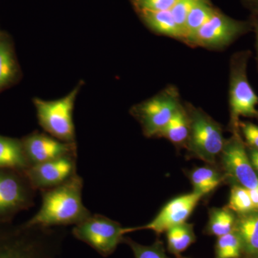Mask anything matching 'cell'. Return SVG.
I'll list each match as a JSON object with an SVG mask.
<instances>
[{
  "label": "cell",
  "instance_id": "obj_10",
  "mask_svg": "<svg viewBox=\"0 0 258 258\" xmlns=\"http://www.w3.org/2000/svg\"><path fill=\"white\" fill-rule=\"evenodd\" d=\"M202 198L194 191L176 197L166 203L152 221L145 225L124 228L125 233L143 230H152L157 235L164 233L171 227L186 222Z\"/></svg>",
  "mask_w": 258,
  "mask_h": 258
},
{
  "label": "cell",
  "instance_id": "obj_19",
  "mask_svg": "<svg viewBox=\"0 0 258 258\" xmlns=\"http://www.w3.org/2000/svg\"><path fill=\"white\" fill-rule=\"evenodd\" d=\"M216 10L209 0H198L190 10L185 23L184 44L190 47L197 32L210 20Z\"/></svg>",
  "mask_w": 258,
  "mask_h": 258
},
{
  "label": "cell",
  "instance_id": "obj_32",
  "mask_svg": "<svg viewBox=\"0 0 258 258\" xmlns=\"http://www.w3.org/2000/svg\"><path fill=\"white\" fill-rule=\"evenodd\" d=\"M247 191L253 204L254 210H258V189H247Z\"/></svg>",
  "mask_w": 258,
  "mask_h": 258
},
{
  "label": "cell",
  "instance_id": "obj_20",
  "mask_svg": "<svg viewBox=\"0 0 258 258\" xmlns=\"http://www.w3.org/2000/svg\"><path fill=\"white\" fill-rule=\"evenodd\" d=\"M168 250L179 256L196 241L192 224L184 223L174 226L166 232Z\"/></svg>",
  "mask_w": 258,
  "mask_h": 258
},
{
  "label": "cell",
  "instance_id": "obj_11",
  "mask_svg": "<svg viewBox=\"0 0 258 258\" xmlns=\"http://www.w3.org/2000/svg\"><path fill=\"white\" fill-rule=\"evenodd\" d=\"M76 174L75 156L34 164L25 169V177L34 189L45 190L66 182Z\"/></svg>",
  "mask_w": 258,
  "mask_h": 258
},
{
  "label": "cell",
  "instance_id": "obj_1",
  "mask_svg": "<svg viewBox=\"0 0 258 258\" xmlns=\"http://www.w3.org/2000/svg\"><path fill=\"white\" fill-rule=\"evenodd\" d=\"M83 187L82 178L76 174L59 186L42 190L40 210L25 225L55 227L84 221L92 214L83 205Z\"/></svg>",
  "mask_w": 258,
  "mask_h": 258
},
{
  "label": "cell",
  "instance_id": "obj_5",
  "mask_svg": "<svg viewBox=\"0 0 258 258\" xmlns=\"http://www.w3.org/2000/svg\"><path fill=\"white\" fill-rule=\"evenodd\" d=\"M181 104L178 88L167 86L155 96L134 105L131 114L141 125L144 135L152 138L157 137Z\"/></svg>",
  "mask_w": 258,
  "mask_h": 258
},
{
  "label": "cell",
  "instance_id": "obj_9",
  "mask_svg": "<svg viewBox=\"0 0 258 258\" xmlns=\"http://www.w3.org/2000/svg\"><path fill=\"white\" fill-rule=\"evenodd\" d=\"M220 158L226 178L235 180L245 189H258V176L249 160L247 145L240 131L232 132V137L226 139Z\"/></svg>",
  "mask_w": 258,
  "mask_h": 258
},
{
  "label": "cell",
  "instance_id": "obj_16",
  "mask_svg": "<svg viewBox=\"0 0 258 258\" xmlns=\"http://www.w3.org/2000/svg\"><path fill=\"white\" fill-rule=\"evenodd\" d=\"M189 133V122L184 103L157 136L167 139L177 149L185 148Z\"/></svg>",
  "mask_w": 258,
  "mask_h": 258
},
{
  "label": "cell",
  "instance_id": "obj_33",
  "mask_svg": "<svg viewBox=\"0 0 258 258\" xmlns=\"http://www.w3.org/2000/svg\"><path fill=\"white\" fill-rule=\"evenodd\" d=\"M179 258H186V257H179Z\"/></svg>",
  "mask_w": 258,
  "mask_h": 258
},
{
  "label": "cell",
  "instance_id": "obj_17",
  "mask_svg": "<svg viewBox=\"0 0 258 258\" xmlns=\"http://www.w3.org/2000/svg\"><path fill=\"white\" fill-rule=\"evenodd\" d=\"M215 165L195 168L189 172L194 192L205 197L212 192L223 182L225 175Z\"/></svg>",
  "mask_w": 258,
  "mask_h": 258
},
{
  "label": "cell",
  "instance_id": "obj_14",
  "mask_svg": "<svg viewBox=\"0 0 258 258\" xmlns=\"http://www.w3.org/2000/svg\"><path fill=\"white\" fill-rule=\"evenodd\" d=\"M235 230L242 242V254L258 258V210L238 215Z\"/></svg>",
  "mask_w": 258,
  "mask_h": 258
},
{
  "label": "cell",
  "instance_id": "obj_15",
  "mask_svg": "<svg viewBox=\"0 0 258 258\" xmlns=\"http://www.w3.org/2000/svg\"><path fill=\"white\" fill-rule=\"evenodd\" d=\"M146 25L157 35L171 37L183 42L182 32L176 25L170 10L149 11L138 10Z\"/></svg>",
  "mask_w": 258,
  "mask_h": 258
},
{
  "label": "cell",
  "instance_id": "obj_6",
  "mask_svg": "<svg viewBox=\"0 0 258 258\" xmlns=\"http://www.w3.org/2000/svg\"><path fill=\"white\" fill-rule=\"evenodd\" d=\"M79 90V86L67 96L54 101H33L39 124L51 137L66 143L76 144L74 111Z\"/></svg>",
  "mask_w": 258,
  "mask_h": 258
},
{
  "label": "cell",
  "instance_id": "obj_13",
  "mask_svg": "<svg viewBox=\"0 0 258 258\" xmlns=\"http://www.w3.org/2000/svg\"><path fill=\"white\" fill-rule=\"evenodd\" d=\"M34 190L30 183L25 184L14 174L0 172V213L30 206Z\"/></svg>",
  "mask_w": 258,
  "mask_h": 258
},
{
  "label": "cell",
  "instance_id": "obj_30",
  "mask_svg": "<svg viewBox=\"0 0 258 258\" xmlns=\"http://www.w3.org/2000/svg\"><path fill=\"white\" fill-rule=\"evenodd\" d=\"M241 2L251 12V15H258V0H241Z\"/></svg>",
  "mask_w": 258,
  "mask_h": 258
},
{
  "label": "cell",
  "instance_id": "obj_21",
  "mask_svg": "<svg viewBox=\"0 0 258 258\" xmlns=\"http://www.w3.org/2000/svg\"><path fill=\"white\" fill-rule=\"evenodd\" d=\"M236 219L235 212L227 207L211 209L209 212L207 234L220 237L230 233L235 230Z\"/></svg>",
  "mask_w": 258,
  "mask_h": 258
},
{
  "label": "cell",
  "instance_id": "obj_18",
  "mask_svg": "<svg viewBox=\"0 0 258 258\" xmlns=\"http://www.w3.org/2000/svg\"><path fill=\"white\" fill-rule=\"evenodd\" d=\"M30 166L23 144L15 139L0 137V169L25 170Z\"/></svg>",
  "mask_w": 258,
  "mask_h": 258
},
{
  "label": "cell",
  "instance_id": "obj_27",
  "mask_svg": "<svg viewBox=\"0 0 258 258\" xmlns=\"http://www.w3.org/2000/svg\"><path fill=\"white\" fill-rule=\"evenodd\" d=\"M239 131L249 149L258 150V125L249 121H240Z\"/></svg>",
  "mask_w": 258,
  "mask_h": 258
},
{
  "label": "cell",
  "instance_id": "obj_22",
  "mask_svg": "<svg viewBox=\"0 0 258 258\" xmlns=\"http://www.w3.org/2000/svg\"><path fill=\"white\" fill-rule=\"evenodd\" d=\"M242 254V242L235 230L217 237L215 258H240Z\"/></svg>",
  "mask_w": 258,
  "mask_h": 258
},
{
  "label": "cell",
  "instance_id": "obj_26",
  "mask_svg": "<svg viewBox=\"0 0 258 258\" xmlns=\"http://www.w3.org/2000/svg\"><path fill=\"white\" fill-rule=\"evenodd\" d=\"M198 0H178L176 4L170 10L171 15L174 21L182 32L183 43L184 40V26L186 18L189 15L190 10L196 4Z\"/></svg>",
  "mask_w": 258,
  "mask_h": 258
},
{
  "label": "cell",
  "instance_id": "obj_25",
  "mask_svg": "<svg viewBox=\"0 0 258 258\" xmlns=\"http://www.w3.org/2000/svg\"><path fill=\"white\" fill-rule=\"evenodd\" d=\"M123 241L128 244L135 258H169L166 256L163 244L159 241L152 245H144L125 237Z\"/></svg>",
  "mask_w": 258,
  "mask_h": 258
},
{
  "label": "cell",
  "instance_id": "obj_24",
  "mask_svg": "<svg viewBox=\"0 0 258 258\" xmlns=\"http://www.w3.org/2000/svg\"><path fill=\"white\" fill-rule=\"evenodd\" d=\"M226 207L238 215L255 210L248 191L239 184L233 185L231 188L230 200Z\"/></svg>",
  "mask_w": 258,
  "mask_h": 258
},
{
  "label": "cell",
  "instance_id": "obj_3",
  "mask_svg": "<svg viewBox=\"0 0 258 258\" xmlns=\"http://www.w3.org/2000/svg\"><path fill=\"white\" fill-rule=\"evenodd\" d=\"M189 122V133L184 149L188 157L216 165L225 145L222 125L202 108L184 103Z\"/></svg>",
  "mask_w": 258,
  "mask_h": 258
},
{
  "label": "cell",
  "instance_id": "obj_31",
  "mask_svg": "<svg viewBox=\"0 0 258 258\" xmlns=\"http://www.w3.org/2000/svg\"><path fill=\"white\" fill-rule=\"evenodd\" d=\"M248 152V156L249 160H250L251 164L253 166L254 171L258 176V150H254V149H249L247 150Z\"/></svg>",
  "mask_w": 258,
  "mask_h": 258
},
{
  "label": "cell",
  "instance_id": "obj_23",
  "mask_svg": "<svg viewBox=\"0 0 258 258\" xmlns=\"http://www.w3.org/2000/svg\"><path fill=\"white\" fill-rule=\"evenodd\" d=\"M16 74V64L10 45L0 41V89L11 82Z\"/></svg>",
  "mask_w": 258,
  "mask_h": 258
},
{
  "label": "cell",
  "instance_id": "obj_4",
  "mask_svg": "<svg viewBox=\"0 0 258 258\" xmlns=\"http://www.w3.org/2000/svg\"><path fill=\"white\" fill-rule=\"evenodd\" d=\"M252 52L237 51L231 56L229 72V108L232 132L239 131L240 117L258 118V96L248 79L247 69Z\"/></svg>",
  "mask_w": 258,
  "mask_h": 258
},
{
  "label": "cell",
  "instance_id": "obj_7",
  "mask_svg": "<svg viewBox=\"0 0 258 258\" xmlns=\"http://www.w3.org/2000/svg\"><path fill=\"white\" fill-rule=\"evenodd\" d=\"M250 32L252 28L249 20H235L217 10L197 32L190 47L222 50Z\"/></svg>",
  "mask_w": 258,
  "mask_h": 258
},
{
  "label": "cell",
  "instance_id": "obj_2",
  "mask_svg": "<svg viewBox=\"0 0 258 258\" xmlns=\"http://www.w3.org/2000/svg\"><path fill=\"white\" fill-rule=\"evenodd\" d=\"M62 235L55 229L28 227L0 236V258H59Z\"/></svg>",
  "mask_w": 258,
  "mask_h": 258
},
{
  "label": "cell",
  "instance_id": "obj_12",
  "mask_svg": "<svg viewBox=\"0 0 258 258\" xmlns=\"http://www.w3.org/2000/svg\"><path fill=\"white\" fill-rule=\"evenodd\" d=\"M22 144L30 166L67 156L76 157V144L61 142L45 134H30Z\"/></svg>",
  "mask_w": 258,
  "mask_h": 258
},
{
  "label": "cell",
  "instance_id": "obj_29",
  "mask_svg": "<svg viewBox=\"0 0 258 258\" xmlns=\"http://www.w3.org/2000/svg\"><path fill=\"white\" fill-rule=\"evenodd\" d=\"M249 20L252 25V32H254L255 37V49L258 66V15H251Z\"/></svg>",
  "mask_w": 258,
  "mask_h": 258
},
{
  "label": "cell",
  "instance_id": "obj_8",
  "mask_svg": "<svg viewBox=\"0 0 258 258\" xmlns=\"http://www.w3.org/2000/svg\"><path fill=\"white\" fill-rule=\"evenodd\" d=\"M72 233L76 239L88 244L103 257L113 254L125 235L120 223L97 214L75 226Z\"/></svg>",
  "mask_w": 258,
  "mask_h": 258
},
{
  "label": "cell",
  "instance_id": "obj_28",
  "mask_svg": "<svg viewBox=\"0 0 258 258\" xmlns=\"http://www.w3.org/2000/svg\"><path fill=\"white\" fill-rule=\"evenodd\" d=\"M178 0H134L137 10L168 11L173 8Z\"/></svg>",
  "mask_w": 258,
  "mask_h": 258
}]
</instances>
